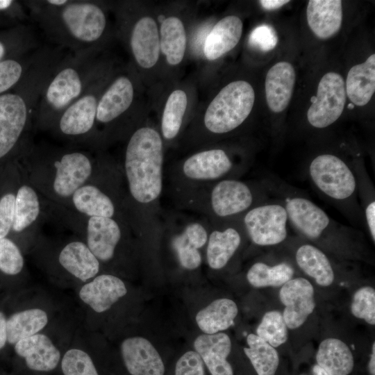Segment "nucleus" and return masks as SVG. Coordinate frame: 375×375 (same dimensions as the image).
<instances>
[{"label": "nucleus", "instance_id": "obj_1", "mask_svg": "<svg viewBox=\"0 0 375 375\" xmlns=\"http://www.w3.org/2000/svg\"><path fill=\"white\" fill-rule=\"evenodd\" d=\"M97 171L95 160L83 150L31 144L24 172L44 199L64 205Z\"/></svg>", "mask_w": 375, "mask_h": 375}, {"label": "nucleus", "instance_id": "obj_2", "mask_svg": "<svg viewBox=\"0 0 375 375\" xmlns=\"http://www.w3.org/2000/svg\"><path fill=\"white\" fill-rule=\"evenodd\" d=\"M30 10L51 40L74 53L92 52L107 26L103 10L94 1L67 0L58 7L31 1Z\"/></svg>", "mask_w": 375, "mask_h": 375}, {"label": "nucleus", "instance_id": "obj_3", "mask_svg": "<svg viewBox=\"0 0 375 375\" xmlns=\"http://www.w3.org/2000/svg\"><path fill=\"white\" fill-rule=\"evenodd\" d=\"M91 53H74L58 62L36 105L33 120L38 128L51 129L62 111L93 85L94 68L90 62Z\"/></svg>", "mask_w": 375, "mask_h": 375}, {"label": "nucleus", "instance_id": "obj_4", "mask_svg": "<svg viewBox=\"0 0 375 375\" xmlns=\"http://www.w3.org/2000/svg\"><path fill=\"white\" fill-rule=\"evenodd\" d=\"M162 142L152 128L142 127L131 136L125 151L124 171L131 197L140 203L156 200L162 191Z\"/></svg>", "mask_w": 375, "mask_h": 375}, {"label": "nucleus", "instance_id": "obj_5", "mask_svg": "<svg viewBox=\"0 0 375 375\" xmlns=\"http://www.w3.org/2000/svg\"><path fill=\"white\" fill-rule=\"evenodd\" d=\"M308 174L317 190L340 208L358 210L356 172L340 157L331 153L317 156L309 165Z\"/></svg>", "mask_w": 375, "mask_h": 375}, {"label": "nucleus", "instance_id": "obj_6", "mask_svg": "<svg viewBox=\"0 0 375 375\" xmlns=\"http://www.w3.org/2000/svg\"><path fill=\"white\" fill-rule=\"evenodd\" d=\"M254 90L245 81H235L224 86L208 105L204 115L206 128L217 134L233 131L251 112Z\"/></svg>", "mask_w": 375, "mask_h": 375}, {"label": "nucleus", "instance_id": "obj_7", "mask_svg": "<svg viewBox=\"0 0 375 375\" xmlns=\"http://www.w3.org/2000/svg\"><path fill=\"white\" fill-rule=\"evenodd\" d=\"M40 96L26 99L16 93L0 95V159L8 154L31 126Z\"/></svg>", "mask_w": 375, "mask_h": 375}, {"label": "nucleus", "instance_id": "obj_8", "mask_svg": "<svg viewBox=\"0 0 375 375\" xmlns=\"http://www.w3.org/2000/svg\"><path fill=\"white\" fill-rule=\"evenodd\" d=\"M243 222L251 240L258 246L276 245L288 237L289 219L283 204L255 206L247 212Z\"/></svg>", "mask_w": 375, "mask_h": 375}, {"label": "nucleus", "instance_id": "obj_9", "mask_svg": "<svg viewBox=\"0 0 375 375\" xmlns=\"http://www.w3.org/2000/svg\"><path fill=\"white\" fill-rule=\"evenodd\" d=\"M307 111L309 124L324 128L341 116L346 102V91L342 76L336 72L325 74L319 82L317 95L311 99Z\"/></svg>", "mask_w": 375, "mask_h": 375}, {"label": "nucleus", "instance_id": "obj_10", "mask_svg": "<svg viewBox=\"0 0 375 375\" xmlns=\"http://www.w3.org/2000/svg\"><path fill=\"white\" fill-rule=\"evenodd\" d=\"M76 237L56 247L51 267L81 285L99 274L101 264L85 242Z\"/></svg>", "mask_w": 375, "mask_h": 375}, {"label": "nucleus", "instance_id": "obj_11", "mask_svg": "<svg viewBox=\"0 0 375 375\" xmlns=\"http://www.w3.org/2000/svg\"><path fill=\"white\" fill-rule=\"evenodd\" d=\"M98 96L94 84L65 108L51 128L58 136L73 141L88 140L96 126Z\"/></svg>", "mask_w": 375, "mask_h": 375}, {"label": "nucleus", "instance_id": "obj_12", "mask_svg": "<svg viewBox=\"0 0 375 375\" xmlns=\"http://www.w3.org/2000/svg\"><path fill=\"white\" fill-rule=\"evenodd\" d=\"M45 217L44 199L25 173L24 182L16 192L11 231L18 234L28 233L35 245L38 240L37 229Z\"/></svg>", "mask_w": 375, "mask_h": 375}, {"label": "nucleus", "instance_id": "obj_13", "mask_svg": "<svg viewBox=\"0 0 375 375\" xmlns=\"http://www.w3.org/2000/svg\"><path fill=\"white\" fill-rule=\"evenodd\" d=\"M127 292L124 282L118 276L99 274L80 285L78 297L86 310L102 314L126 296Z\"/></svg>", "mask_w": 375, "mask_h": 375}, {"label": "nucleus", "instance_id": "obj_14", "mask_svg": "<svg viewBox=\"0 0 375 375\" xmlns=\"http://www.w3.org/2000/svg\"><path fill=\"white\" fill-rule=\"evenodd\" d=\"M279 299L285 306L283 317L288 328L300 327L315 308L314 288L306 278H291L279 291Z\"/></svg>", "mask_w": 375, "mask_h": 375}, {"label": "nucleus", "instance_id": "obj_15", "mask_svg": "<svg viewBox=\"0 0 375 375\" xmlns=\"http://www.w3.org/2000/svg\"><path fill=\"white\" fill-rule=\"evenodd\" d=\"M13 346L16 354L24 359L26 367L32 371L48 372L60 364L62 355L60 349L44 331L22 339Z\"/></svg>", "mask_w": 375, "mask_h": 375}, {"label": "nucleus", "instance_id": "obj_16", "mask_svg": "<svg viewBox=\"0 0 375 375\" xmlns=\"http://www.w3.org/2000/svg\"><path fill=\"white\" fill-rule=\"evenodd\" d=\"M124 365L131 375H163L162 360L146 338L135 336L124 339L120 345Z\"/></svg>", "mask_w": 375, "mask_h": 375}, {"label": "nucleus", "instance_id": "obj_17", "mask_svg": "<svg viewBox=\"0 0 375 375\" xmlns=\"http://www.w3.org/2000/svg\"><path fill=\"white\" fill-rule=\"evenodd\" d=\"M97 171L90 180L61 206L86 217L114 218L115 204L97 181Z\"/></svg>", "mask_w": 375, "mask_h": 375}, {"label": "nucleus", "instance_id": "obj_18", "mask_svg": "<svg viewBox=\"0 0 375 375\" xmlns=\"http://www.w3.org/2000/svg\"><path fill=\"white\" fill-rule=\"evenodd\" d=\"M253 194L244 182L226 179L213 188L211 192V206L219 217L233 216L247 210L253 204Z\"/></svg>", "mask_w": 375, "mask_h": 375}, {"label": "nucleus", "instance_id": "obj_19", "mask_svg": "<svg viewBox=\"0 0 375 375\" xmlns=\"http://www.w3.org/2000/svg\"><path fill=\"white\" fill-rule=\"evenodd\" d=\"M134 98L133 85L129 78H116L99 97L96 125L108 124L123 115L131 106Z\"/></svg>", "mask_w": 375, "mask_h": 375}, {"label": "nucleus", "instance_id": "obj_20", "mask_svg": "<svg viewBox=\"0 0 375 375\" xmlns=\"http://www.w3.org/2000/svg\"><path fill=\"white\" fill-rule=\"evenodd\" d=\"M129 42L139 66L149 69L156 64L160 53V38L156 22L152 17L145 16L135 22Z\"/></svg>", "mask_w": 375, "mask_h": 375}, {"label": "nucleus", "instance_id": "obj_21", "mask_svg": "<svg viewBox=\"0 0 375 375\" xmlns=\"http://www.w3.org/2000/svg\"><path fill=\"white\" fill-rule=\"evenodd\" d=\"M231 346L229 336L221 332L201 335L194 342L195 351L211 375H233L232 367L227 360Z\"/></svg>", "mask_w": 375, "mask_h": 375}, {"label": "nucleus", "instance_id": "obj_22", "mask_svg": "<svg viewBox=\"0 0 375 375\" xmlns=\"http://www.w3.org/2000/svg\"><path fill=\"white\" fill-rule=\"evenodd\" d=\"M295 71L288 62H278L267 72L265 88L267 106L275 113L283 112L288 106L295 85Z\"/></svg>", "mask_w": 375, "mask_h": 375}, {"label": "nucleus", "instance_id": "obj_23", "mask_svg": "<svg viewBox=\"0 0 375 375\" xmlns=\"http://www.w3.org/2000/svg\"><path fill=\"white\" fill-rule=\"evenodd\" d=\"M308 24L319 39L326 40L340 29L342 6L340 0H310L306 8Z\"/></svg>", "mask_w": 375, "mask_h": 375}, {"label": "nucleus", "instance_id": "obj_24", "mask_svg": "<svg viewBox=\"0 0 375 375\" xmlns=\"http://www.w3.org/2000/svg\"><path fill=\"white\" fill-rule=\"evenodd\" d=\"M50 319L49 312L42 306L32 305L14 312L7 317L8 344L14 345L22 339L43 332Z\"/></svg>", "mask_w": 375, "mask_h": 375}, {"label": "nucleus", "instance_id": "obj_25", "mask_svg": "<svg viewBox=\"0 0 375 375\" xmlns=\"http://www.w3.org/2000/svg\"><path fill=\"white\" fill-rule=\"evenodd\" d=\"M232 166L231 159L224 150L213 149L188 158L183 164V171L191 179L213 180L226 174Z\"/></svg>", "mask_w": 375, "mask_h": 375}, {"label": "nucleus", "instance_id": "obj_26", "mask_svg": "<svg viewBox=\"0 0 375 375\" xmlns=\"http://www.w3.org/2000/svg\"><path fill=\"white\" fill-rule=\"evenodd\" d=\"M242 29V22L235 15L226 16L217 22L204 41L206 58L215 60L232 50L239 42Z\"/></svg>", "mask_w": 375, "mask_h": 375}, {"label": "nucleus", "instance_id": "obj_27", "mask_svg": "<svg viewBox=\"0 0 375 375\" xmlns=\"http://www.w3.org/2000/svg\"><path fill=\"white\" fill-rule=\"evenodd\" d=\"M346 94L358 106L369 103L375 92V54L353 66L346 80Z\"/></svg>", "mask_w": 375, "mask_h": 375}, {"label": "nucleus", "instance_id": "obj_28", "mask_svg": "<svg viewBox=\"0 0 375 375\" xmlns=\"http://www.w3.org/2000/svg\"><path fill=\"white\" fill-rule=\"evenodd\" d=\"M316 360L328 375H349L354 367L351 351L338 338H326L320 343Z\"/></svg>", "mask_w": 375, "mask_h": 375}, {"label": "nucleus", "instance_id": "obj_29", "mask_svg": "<svg viewBox=\"0 0 375 375\" xmlns=\"http://www.w3.org/2000/svg\"><path fill=\"white\" fill-rule=\"evenodd\" d=\"M298 267L319 285H331L335 274L327 256L318 247L308 243L298 247L295 253Z\"/></svg>", "mask_w": 375, "mask_h": 375}, {"label": "nucleus", "instance_id": "obj_30", "mask_svg": "<svg viewBox=\"0 0 375 375\" xmlns=\"http://www.w3.org/2000/svg\"><path fill=\"white\" fill-rule=\"evenodd\" d=\"M238 313V306L233 300L222 298L199 311L195 319L205 334H215L230 328Z\"/></svg>", "mask_w": 375, "mask_h": 375}, {"label": "nucleus", "instance_id": "obj_31", "mask_svg": "<svg viewBox=\"0 0 375 375\" xmlns=\"http://www.w3.org/2000/svg\"><path fill=\"white\" fill-rule=\"evenodd\" d=\"M240 243V234L233 227L212 231L208 239L206 251L210 267L213 269L223 268L239 248Z\"/></svg>", "mask_w": 375, "mask_h": 375}, {"label": "nucleus", "instance_id": "obj_32", "mask_svg": "<svg viewBox=\"0 0 375 375\" xmlns=\"http://www.w3.org/2000/svg\"><path fill=\"white\" fill-rule=\"evenodd\" d=\"M160 49L171 65H178L186 49V33L181 20L176 17L165 18L160 29Z\"/></svg>", "mask_w": 375, "mask_h": 375}, {"label": "nucleus", "instance_id": "obj_33", "mask_svg": "<svg viewBox=\"0 0 375 375\" xmlns=\"http://www.w3.org/2000/svg\"><path fill=\"white\" fill-rule=\"evenodd\" d=\"M247 343L248 347L244 348V352L257 374L275 375L279 364L275 348L253 333L247 335Z\"/></svg>", "mask_w": 375, "mask_h": 375}, {"label": "nucleus", "instance_id": "obj_34", "mask_svg": "<svg viewBox=\"0 0 375 375\" xmlns=\"http://www.w3.org/2000/svg\"><path fill=\"white\" fill-rule=\"evenodd\" d=\"M294 271L287 262L270 266L265 262L254 263L248 270L247 279L256 288L282 286L292 278Z\"/></svg>", "mask_w": 375, "mask_h": 375}, {"label": "nucleus", "instance_id": "obj_35", "mask_svg": "<svg viewBox=\"0 0 375 375\" xmlns=\"http://www.w3.org/2000/svg\"><path fill=\"white\" fill-rule=\"evenodd\" d=\"M188 105L186 93L181 90L169 96L162 113L161 129L165 138L171 140L178 133Z\"/></svg>", "mask_w": 375, "mask_h": 375}, {"label": "nucleus", "instance_id": "obj_36", "mask_svg": "<svg viewBox=\"0 0 375 375\" xmlns=\"http://www.w3.org/2000/svg\"><path fill=\"white\" fill-rule=\"evenodd\" d=\"M62 375H99L87 350L74 346L67 349L60 361Z\"/></svg>", "mask_w": 375, "mask_h": 375}, {"label": "nucleus", "instance_id": "obj_37", "mask_svg": "<svg viewBox=\"0 0 375 375\" xmlns=\"http://www.w3.org/2000/svg\"><path fill=\"white\" fill-rule=\"evenodd\" d=\"M256 335L274 348L284 344L288 334L283 315L277 310L267 312L256 328Z\"/></svg>", "mask_w": 375, "mask_h": 375}, {"label": "nucleus", "instance_id": "obj_38", "mask_svg": "<svg viewBox=\"0 0 375 375\" xmlns=\"http://www.w3.org/2000/svg\"><path fill=\"white\" fill-rule=\"evenodd\" d=\"M24 267L25 260L19 247L7 237L0 238V271L7 276H18Z\"/></svg>", "mask_w": 375, "mask_h": 375}, {"label": "nucleus", "instance_id": "obj_39", "mask_svg": "<svg viewBox=\"0 0 375 375\" xmlns=\"http://www.w3.org/2000/svg\"><path fill=\"white\" fill-rule=\"evenodd\" d=\"M352 315L367 323L375 324V290L370 286L359 288L353 294L351 303Z\"/></svg>", "mask_w": 375, "mask_h": 375}, {"label": "nucleus", "instance_id": "obj_40", "mask_svg": "<svg viewBox=\"0 0 375 375\" xmlns=\"http://www.w3.org/2000/svg\"><path fill=\"white\" fill-rule=\"evenodd\" d=\"M173 247L183 267L192 270L200 266L201 256L198 249L188 243L183 234L174 240Z\"/></svg>", "mask_w": 375, "mask_h": 375}, {"label": "nucleus", "instance_id": "obj_41", "mask_svg": "<svg viewBox=\"0 0 375 375\" xmlns=\"http://www.w3.org/2000/svg\"><path fill=\"white\" fill-rule=\"evenodd\" d=\"M25 65L15 59L0 61V94L14 86L24 76Z\"/></svg>", "mask_w": 375, "mask_h": 375}, {"label": "nucleus", "instance_id": "obj_42", "mask_svg": "<svg viewBox=\"0 0 375 375\" xmlns=\"http://www.w3.org/2000/svg\"><path fill=\"white\" fill-rule=\"evenodd\" d=\"M249 44L256 49L266 52L274 49L278 43L277 34L272 26L262 24L256 26L251 33Z\"/></svg>", "mask_w": 375, "mask_h": 375}, {"label": "nucleus", "instance_id": "obj_43", "mask_svg": "<svg viewBox=\"0 0 375 375\" xmlns=\"http://www.w3.org/2000/svg\"><path fill=\"white\" fill-rule=\"evenodd\" d=\"M16 192H8L0 197V238H6L11 231Z\"/></svg>", "mask_w": 375, "mask_h": 375}, {"label": "nucleus", "instance_id": "obj_44", "mask_svg": "<svg viewBox=\"0 0 375 375\" xmlns=\"http://www.w3.org/2000/svg\"><path fill=\"white\" fill-rule=\"evenodd\" d=\"M174 375H205L203 362L195 351H188L176 364Z\"/></svg>", "mask_w": 375, "mask_h": 375}, {"label": "nucleus", "instance_id": "obj_45", "mask_svg": "<svg viewBox=\"0 0 375 375\" xmlns=\"http://www.w3.org/2000/svg\"><path fill=\"white\" fill-rule=\"evenodd\" d=\"M183 234L187 242L198 249L205 245L208 240L206 229L199 223L188 225Z\"/></svg>", "mask_w": 375, "mask_h": 375}, {"label": "nucleus", "instance_id": "obj_46", "mask_svg": "<svg viewBox=\"0 0 375 375\" xmlns=\"http://www.w3.org/2000/svg\"><path fill=\"white\" fill-rule=\"evenodd\" d=\"M364 215L367 224V226L369 234L375 241V201H372L365 206Z\"/></svg>", "mask_w": 375, "mask_h": 375}, {"label": "nucleus", "instance_id": "obj_47", "mask_svg": "<svg viewBox=\"0 0 375 375\" xmlns=\"http://www.w3.org/2000/svg\"><path fill=\"white\" fill-rule=\"evenodd\" d=\"M6 321L7 316L3 311L0 310V352L8 344Z\"/></svg>", "mask_w": 375, "mask_h": 375}, {"label": "nucleus", "instance_id": "obj_48", "mask_svg": "<svg viewBox=\"0 0 375 375\" xmlns=\"http://www.w3.org/2000/svg\"><path fill=\"white\" fill-rule=\"evenodd\" d=\"M290 2L288 0H261L259 1L261 6L266 10H274L282 7Z\"/></svg>", "mask_w": 375, "mask_h": 375}, {"label": "nucleus", "instance_id": "obj_49", "mask_svg": "<svg viewBox=\"0 0 375 375\" xmlns=\"http://www.w3.org/2000/svg\"><path fill=\"white\" fill-rule=\"evenodd\" d=\"M368 369L372 375L375 374V343L374 342L372 347V353L370 360L368 364Z\"/></svg>", "mask_w": 375, "mask_h": 375}, {"label": "nucleus", "instance_id": "obj_50", "mask_svg": "<svg viewBox=\"0 0 375 375\" xmlns=\"http://www.w3.org/2000/svg\"><path fill=\"white\" fill-rule=\"evenodd\" d=\"M46 3L50 6L58 7L62 6L65 4L67 0H47L45 1Z\"/></svg>", "mask_w": 375, "mask_h": 375}, {"label": "nucleus", "instance_id": "obj_51", "mask_svg": "<svg viewBox=\"0 0 375 375\" xmlns=\"http://www.w3.org/2000/svg\"><path fill=\"white\" fill-rule=\"evenodd\" d=\"M313 375H328V374L318 365H315L312 367Z\"/></svg>", "mask_w": 375, "mask_h": 375}, {"label": "nucleus", "instance_id": "obj_52", "mask_svg": "<svg viewBox=\"0 0 375 375\" xmlns=\"http://www.w3.org/2000/svg\"><path fill=\"white\" fill-rule=\"evenodd\" d=\"M11 0H0V10L8 9L12 4Z\"/></svg>", "mask_w": 375, "mask_h": 375}, {"label": "nucleus", "instance_id": "obj_53", "mask_svg": "<svg viewBox=\"0 0 375 375\" xmlns=\"http://www.w3.org/2000/svg\"><path fill=\"white\" fill-rule=\"evenodd\" d=\"M6 48L2 42L0 41V61L5 55Z\"/></svg>", "mask_w": 375, "mask_h": 375}]
</instances>
